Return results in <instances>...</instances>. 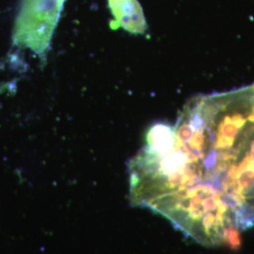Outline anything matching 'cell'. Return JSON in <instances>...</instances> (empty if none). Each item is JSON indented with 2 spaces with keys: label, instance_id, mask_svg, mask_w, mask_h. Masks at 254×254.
<instances>
[{
  "label": "cell",
  "instance_id": "1",
  "mask_svg": "<svg viewBox=\"0 0 254 254\" xmlns=\"http://www.w3.org/2000/svg\"><path fill=\"white\" fill-rule=\"evenodd\" d=\"M130 201L204 247L254 226V89L200 95L129 163Z\"/></svg>",
  "mask_w": 254,
  "mask_h": 254
},
{
  "label": "cell",
  "instance_id": "2",
  "mask_svg": "<svg viewBox=\"0 0 254 254\" xmlns=\"http://www.w3.org/2000/svg\"><path fill=\"white\" fill-rule=\"evenodd\" d=\"M65 0H22L13 27V42L37 54L48 49Z\"/></svg>",
  "mask_w": 254,
  "mask_h": 254
},
{
  "label": "cell",
  "instance_id": "3",
  "mask_svg": "<svg viewBox=\"0 0 254 254\" xmlns=\"http://www.w3.org/2000/svg\"><path fill=\"white\" fill-rule=\"evenodd\" d=\"M114 17L111 26L123 27L133 34H142L147 28L143 10L137 0H108Z\"/></svg>",
  "mask_w": 254,
  "mask_h": 254
}]
</instances>
